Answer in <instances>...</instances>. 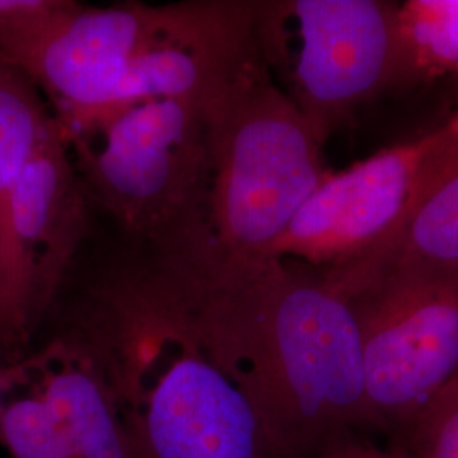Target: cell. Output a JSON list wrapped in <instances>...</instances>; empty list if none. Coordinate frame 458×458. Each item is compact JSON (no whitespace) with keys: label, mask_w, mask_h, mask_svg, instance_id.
Returning <instances> with one entry per match:
<instances>
[{"label":"cell","mask_w":458,"mask_h":458,"mask_svg":"<svg viewBox=\"0 0 458 458\" xmlns=\"http://www.w3.org/2000/svg\"><path fill=\"white\" fill-rule=\"evenodd\" d=\"M321 272L344 295L378 282L458 277V153L393 238Z\"/></svg>","instance_id":"7c38bea8"},{"label":"cell","mask_w":458,"mask_h":458,"mask_svg":"<svg viewBox=\"0 0 458 458\" xmlns=\"http://www.w3.org/2000/svg\"><path fill=\"white\" fill-rule=\"evenodd\" d=\"M98 132L82 140L83 192L128 238L162 260L211 245L209 130L206 109L179 98H145L109 107L65 130Z\"/></svg>","instance_id":"3957f363"},{"label":"cell","mask_w":458,"mask_h":458,"mask_svg":"<svg viewBox=\"0 0 458 458\" xmlns=\"http://www.w3.org/2000/svg\"><path fill=\"white\" fill-rule=\"evenodd\" d=\"M0 443L11 458H136L98 363L64 335L4 367Z\"/></svg>","instance_id":"9c48e42d"},{"label":"cell","mask_w":458,"mask_h":458,"mask_svg":"<svg viewBox=\"0 0 458 458\" xmlns=\"http://www.w3.org/2000/svg\"><path fill=\"white\" fill-rule=\"evenodd\" d=\"M391 446L414 458H458V382L391 437Z\"/></svg>","instance_id":"9a60e30c"},{"label":"cell","mask_w":458,"mask_h":458,"mask_svg":"<svg viewBox=\"0 0 458 458\" xmlns=\"http://www.w3.org/2000/svg\"><path fill=\"white\" fill-rule=\"evenodd\" d=\"M260 58L259 2L151 7L119 106L145 98H179L206 109Z\"/></svg>","instance_id":"8fae6325"},{"label":"cell","mask_w":458,"mask_h":458,"mask_svg":"<svg viewBox=\"0 0 458 458\" xmlns=\"http://www.w3.org/2000/svg\"><path fill=\"white\" fill-rule=\"evenodd\" d=\"M446 126H448V130L452 132V136H454V140H455V143L458 145V111L457 114L454 115V117L446 123Z\"/></svg>","instance_id":"ac0fdd59"},{"label":"cell","mask_w":458,"mask_h":458,"mask_svg":"<svg viewBox=\"0 0 458 458\" xmlns=\"http://www.w3.org/2000/svg\"><path fill=\"white\" fill-rule=\"evenodd\" d=\"M53 123L38 85L0 58V295L9 268L14 189Z\"/></svg>","instance_id":"4fadbf2b"},{"label":"cell","mask_w":458,"mask_h":458,"mask_svg":"<svg viewBox=\"0 0 458 458\" xmlns=\"http://www.w3.org/2000/svg\"><path fill=\"white\" fill-rule=\"evenodd\" d=\"M149 277L202 352L251 399L285 458L365 433L360 325L321 270L209 250Z\"/></svg>","instance_id":"6da1fadb"},{"label":"cell","mask_w":458,"mask_h":458,"mask_svg":"<svg viewBox=\"0 0 458 458\" xmlns=\"http://www.w3.org/2000/svg\"><path fill=\"white\" fill-rule=\"evenodd\" d=\"M64 333L98 363L136 458H285L147 278L94 295Z\"/></svg>","instance_id":"7a4b0ae2"},{"label":"cell","mask_w":458,"mask_h":458,"mask_svg":"<svg viewBox=\"0 0 458 458\" xmlns=\"http://www.w3.org/2000/svg\"><path fill=\"white\" fill-rule=\"evenodd\" d=\"M263 58L325 147L382 89L404 81L397 2H259Z\"/></svg>","instance_id":"5b68a950"},{"label":"cell","mask_w":458,"mask_h":458,"mask_svg":"<svg viewBox=\"0 0 458 458\" xmlns=\"http://www.w3.org/2000/svg\"><path fill=\"white\" fill-rule=\"evenodd\" d=\"M58 0H0V34L16 31L56 5Z\"/></svg>","instance_id":"2e32d148"},{"label":"cell","mask_w":458,"mask_h":458,"mask_svg":"<svg viewBox=\"0 0 458 458\" xmlns=\"http://www.w3.org/2000/svg\"><path fill=\"white\" fill-rule=\"evenodd\" d=\"M360 325L365 433L389 438L458 382V277L346 295Z\"/></svg>","instance_id":"8992f818"},{"label":"cell","mask_w":458,"mask_h":458,"mask_svg":"<svg viewBox=\"0 0 458 458\" xmlns=\"http://www.w3.org/2000/svg\"><path fill=\"white\" fill-rule=\"evenodd\" d=\"M68 143L55 115L14 189L9 268L0 295L2 367L26 357L82 240L89 200L68 155Z\"/></svg>","instance_id":"ba28073f"},{"label":"cell","mask_w":458,"mask_h":458,"mask_svg":"<svg viewBox=\"0 0 458 458\" xmlns=\"http://www.w3.org/2000/svg\"><path fill=\"white\" fill-rule=\"evenodd\" d=\"M2 401H4V367L0 365V408H2Z\"/></svg>","instance_id":"d6986e66"},{"label":"cell","mask_w":458,"mask_h":458,"mask_svg":"<svg viewBox=\"0 0 458 458\" xmlns=\"http://www.w3.org/2000/svg\"><path fill=\"white\" fill-rule=\"evenodd\" d=\"M397 34L404 79L458 73V0L397 4Z\"/></svg>","instance_id":"5bb4252c"},{"label":"cell","mask_w":458,"mask_h":458,"mask_svg":"<svg viewBox=\"0 0 458 458\" xmlns=\"http://www.w3.org/2000/svg\"><path fill=\"white\" fill-rule=\"evenodd\" d=\"M445 124L421 138L329 170L268 257L333 270L386 243L457 157Z\"/></svg>","instance_id":"52a82bcc"},{"label":"cell","mask_w":458,"mask_h":458,"mask_svg":"<svg viewBox=\"0 0 458 458\" xmlns=\"http://www.w3.org/2000/svg\"><path fill=\"white\" fill-rule=\"evenodd\" d=\"M206 115L211 246L221 257L265 259L329 172L323 145L265 58L209 104Z\"/></svg>","instance_id":"277c9868"},{"label":"cell","mask_w":458,"mask_h":458,"mask_svg":"<svg viewBox=\"0 0 458 458\" xmlns=\"http://www.w3.org/2000/svg\"><path fill=\"white\" fill-rule=\"evenodd\" d=\"M149 5L81 7L60 2L48 14L0 34V58L53 98L72 128L121 104L128 66L149 22Z\"/></svg>","instance_id":"30bf717a"},{"label":"cell","mask_w":458,"mask_h":458,"mask_svg":"<svg viewBox=\"0 0 458 458\" xmlns=\"http://www.w3.org/2000/svg\"><path fill=\"white\" fill-rule=\"evenodd\" d=\"M321 458H414L395 448H380L367 438V435H355L338 443Z\"/></svg>","instance_id":"e0dca14e"}]
</instances>
